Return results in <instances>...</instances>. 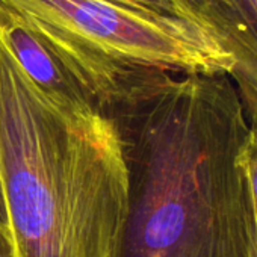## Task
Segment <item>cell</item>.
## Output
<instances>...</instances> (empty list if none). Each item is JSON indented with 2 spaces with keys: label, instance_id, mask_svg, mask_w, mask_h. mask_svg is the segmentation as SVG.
Returning a JSON list of instances; mask_svg holds the SVG:
<instances>
[{
  "label": "cell",
  "instance_id": "1",
  "mask_svg": "<svg viewBox=\"0 0 257 257\" xmlns=\"http://www.w3.org/2000/svg\"><path fill=\"white\" fill-rule=\"evenodd\" d=\"M107 115L128 179L112 257L254 255L248 118L230 74H167Z\"/></svg>",
  "mask_w": 257,
  "mask_h": 257
},
{
  "label": "cell",
  "instance_id": "2",
  "mask_svg": "<svg viewBox=\"0 0 257 257\" xmlns=\"http://www.w3.org/2000/svg\"><path fill=\"white\" fill-rule=\"evenodd\" d=\"M0 173L19 257H112L128 191L113 118L55 104L2 46Z\"/></svg>",
  "mask_w": 257,
  "mask_h": 257
},
{
  "label": "cell",
  "instance_id": "3",
  "mask_svg": "<svg viewBox=\"0 0 257 257\" xmlns=\"http://www.w3.org/2000/svg\"><path fill=\"white\" fill-rule=\"evenodd\" d=\"M110 113L167 74L227 73L236 56L189 0H0Z\"/></svg>",
  "mask_w": 257,
  "mask_h": 257
},
{
  "label": "cell",
  "instance_id": "4",
  "mask_svg": "<svg viewBox=\"0 0 257 257\" xmlns=\"http://www.w3.org/2000/svg\"><path fill=\"white\" fill-rule=\"evenodd\" d=\"M0 46L55 104L67 109L97 107L62 61L34 32L4 10H0Z\"/></svg>",
  "mask_w": 257,
  "mask_h": 257
},
{
  "label": "cell",
  "instance_id": "5",
  "mask_svg": "<svg viewBox=\"0 0 257 257\" xmlns=\"http://www.w3.org/2000/svg\"><path fill=\"white\" fill-rule=\"evenodd\" d=\"M189 4L233 52L234 70L257 74V0H189Z\"/></svg>",
  "mask_w": 257,
  "mask_h": 257
},
{
  "label": "cell",
  "instance_id": "6",
  "mask_svg": "<svg viewBox=\"0 0 257 257\" xmlns=\"http://www.w3.org/2000/svg\"><path fill=\"white\" fill-rule=\"evenodd\" d=\"M236 88L248 118V134L240 152V165L248 183L254 219L257 224V92L243 85H236Z\"/></svg>",
  "mask_w": 257,
  "mask_h": 257
},
{
  "label": "cell",
  "instance_id": "7",
  "mask_svg": "<svg viewBox=\"0 0 257 257\" xmlns=\"http://www.w3.org/2000/svg\"><path fill=\"white\" fill-rule=\"evenodd\" d=\"M0 257H19L13 233L5 227H0Z\"/></svg>",
  "mask_w": 257,
  "mask_h": 257
},
{
  "label": "cell",
  "instance_id": "8",
  "mask_svg": "<svg viewBox=\"0 0 257 257\" xmlns=\"http://www.w3.org/2000/svg\"><path fill=\"white\" fill-rule=\"evenodd\" d=\"M0 227L10 228V213H8V206H7V198H5V189H4V180H2V173H0Z\"/></svg>",
  "mask_w": 257,
  "mask_h": 257
},
{
  "label": "cell",
  "instance_id": "9",
  "mask_svg": "<svg viewBox=\"0 0 257 257\" xmlns=\"http://www.w3.org/2000/svg\"><path fill=\"white\" fill-rule=\"evenodd\" d=\"M252 257H257V224H255V231H254V255Z\"/></svg>",
  "mask_w": 257,
  "mask_h": 257
}]
</instances>
